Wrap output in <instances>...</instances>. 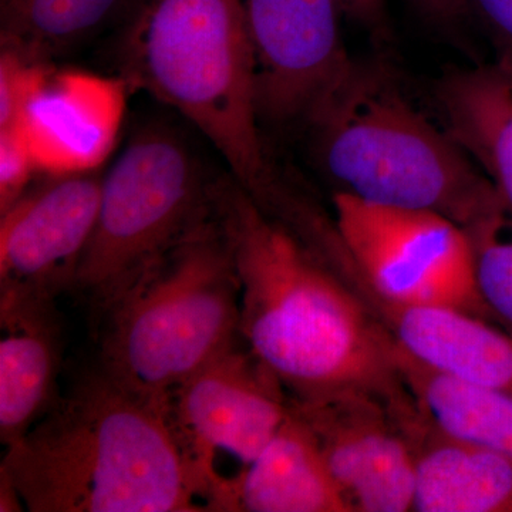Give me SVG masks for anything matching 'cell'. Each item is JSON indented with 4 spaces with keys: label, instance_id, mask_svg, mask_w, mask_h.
<instances>
[{
    "label": "cell",
    "instance_id": "1",
    "mask_svg": "<svg viewBox=\"0 0 512 512\" xmlns=\"http://www.w3.org/2000/svg\"><path fill=\"white\" fill-rule=\"evenodd\" d=\"M212 214L241 284V338L289 397L346 387L409 394L390 333L296 232L232 177L212 185Z\"/></svg>",
    "mask_w": 512,
    "mask_h": 512
},
{
    "label": "cell",
    "instance_id": "2",
    "mask_svg": "<svg viewBox=\"0 0 512 512\" xmlns=\"http://www.w3.org/2000/svg\"><path fill=\"white\" fill-rule=\"evenodd\" d=\"M168 403L99 367L6 448L0 480L30 512L210 511Z\"/></svg>",
    "mask_w": 512,
    "mask_h": 512
},
{
    "label": "cell",
    "instance_id": "3",
    "mask_svg": "<svg viewBox=\"0 0 512 512\" xmlns=\"http://www.w3.org/2000/svg\"><path fill=\"white\" fill-rule=\"evenodd\" d=\"M305 123L323 173L359 200L439 212L464 229L503 207L483 171L386 64L353 60Z\"/></svg>",
    "mask_w": 512,
    "mask_h": 512
},
{
    "label": "cell",
    "instance_id": "4",
    "mask_svg": "<svg viewBox=\"0 0 512 512\" xmlns=\"http://www.w3.org/2000/svg\"><path fill=\"white\" fill-rule=\"evenodd\" d=\"M128 77L180 111L262 201L276 183L256 111L242 0H148L126 40Z\"/></svg>",
    "mask_w": 512,
    "mask_h": 512
},
{
    "label": "cell",
    "instance_id": "5",
    "mask_svg": "<svg viewBox=\"0 0 512 512\" xmlns=\"http://www.w3.org/2000/svg\"><path fill=\"white\" fill-rule=\"evenodd\" d=\"M241 338V284L214 214L144 272L101 318L100 369L170 402Z\"/></svg>",
    "mask_w": 512,
    "mask_h": 512
},
{
    "label": "cell",
    "instance_id": "6",
    "mask_svg": "<svg viewBox=\"0 0 512 512\" xmlns=\"http://www.w3.org/2000/svg\"><path fill=\"white\" fill-rule=\"evenodd\" d=\"M212 185L183 141L163 130L134 137L103 177L99 214L73 291L103 318L211 214Z\"/></svg>",
    "mask_w": 512,
    "mask_h": 512
},
{
    "label": "cell",
    "instance_id": "7",
    "mask_svg": "<svg viewBox=\"0 0 512 512\" xmlns=\"http://www.w3.org/2000/svg\"><path fill=\"white\" fill-rule=\"evenodd\" d=\"M332 202L343 245L330 265L350 288L491 322L477 289L473 244L461 225L439 212L373 204L346 192L335 191Z\"/></svg>",
    "mask_w": 512,
    "mask_h": 512
},
{
    "label": "cell",
    "instance_id": "8",
    "mask_svg": "<svg viewBox=\"0 0 512 512\" xmlns=\"http://www.w3.org/2000/svg\"><path fill=\"white\" fill-rule=\"evenodd\" d=\"M289 407L312 431L330 474L352 512L413 510L414 448L407 416L412 394L390 399L346 387Z\"/></svg>",
    "mask_w": 512,
    "mask_h": 512
},
{
    "label": "cell",
    "instance_id": "9",
    "mask_svg": "<svg viewBox=\"0 0 512 512\" xmlns=\"http://www.w3.org/2000/svg\"><path fill=\"white\" fill-rule=\"evenodd\" d=\"M171 419L211 495L221 481L218 453L248 466L289 412L284 384L249 350L235 343L181 384L170 397Z\"/></svg>",
    "mask_w": 512,
    "mask_h": 512
},
{
    "label": "cell",
    "instance_id": "10",
    "mask_svg": "<svg viewBox=\"0 0 512 512\" xmlns=\"http://www.w3.org/2000/svg\"><path fill=\"white\" fill-rule=\"evenodd\" d=\"M259 123L308 119L352 62L339 0H242Z\"/></svg>",
    "mask_w": 512,
    "mask_h": 512
},
{
    "label": "cell",
    "instance_id": "11",
    "mask_svg": "<svg viewBox=\"0 0 512 512\" xmlns=\"http://www.w3.org/2000/svg\"><path fill=\"white\" fill-rule=\"evenodd\" d=\"M103 175H50L0 218V293L56 299L72 289L99 214Z\"/></svg>",
    "mask_w": 512,
    "mask_h": 512
},
{
    "label": "cell",
    "instance_id": "12",
    "mask_svg": "<svg viewBox=\"0 0 512 512\" xmlns=\"http://www.w3.org/2000/svg\"><path fill=\"white\" fill-rule=\"evenodd\" d=\"M126 110L121 80L43 67L20 127L37 170L49 175L96 171L116 147Z\"/></svg>",
    "mask_w": 512,
    "mask_h": 512
},
{
    "label": "cell",
    "instance_id": "13",
    "mask_svg": "<svg viewBox=\"0 0 512 512\" xmlns=\"http://www.w3.org/2000/svg\"><path fill=\"white\" fill-rule=\"evenodd\" d=\"M403 352L443 375L512 393V338L487 320L440 306L397 305L356 289Z\"/></svg>",
    "mask_w": 512,
    "mask_h": 512
},
{
    "label": "cell",
    "instance_id": "14",
    "mask_svg": "<svg viewBox=\"0 0 512 512\" xmlns=\"http://www.w3.org/2000/svg\"><path fill=\"white\" fill-rule=\"evenodd\" d=\"M210 510L352 512L312 431L291 407L258 457L235 476L222 478Z\"/></svg>",
    "mask_w": 512,
    "mask_h": 512
},
{
    "label": "cell",
    "instance_id": "15",
    "mask_svg": "<svg viewBox=\"0 0 512 512\" xmlns=\"http://www.w3.org/2000/svg\"><path fill=\"white\" fill-rule=\"evenodd\" d=\"M0 440L25 437L55 397L62 326L55 299L0 293Z\"/></svg>",
    "mask_w": 512,
    "mask_h": 512
},
{
    "label": "cell",
    "instance_id": "16",
    "mask_svg": "<svg viewBox=\"0 0 512 512\" xmlns=\"http://www.w3.org/2000/svg\"><path fill=\"white\" fill-rule=\"evenodd\" d=\"M407 429L414 448L412 511L512 512V457L444 433L420 406Z\"/></svg>",
    "mask_w": 512,
    "mask_h": 512
},
{
    "label": "cell",
    "instance_id": "17",
    "mask_svg": "<svg viewBox=\"0 0 512 512\" xmlns=\"http://www.w3.org/2000/svg\"><path fill=\"white\" fill-rule=\"evenodd\" d=\"M434 101L448 136L512 214V60L448 70L434 86Z\"/></svg>",
    "mask_w": 512,
    "mask_h": 512
},
{
    "label": "cell",
    "instance_id": "18",
    "mask_svg": "<svg viewBox=\"0 0 512 512\" xmlns=\"http://www.w3.org/2000/svg\"><path fill=\"white\" fill-rule=\"evenodd\" d=\"M394 359L414 400L440 430L512 457V393L436 372L396 343Z\"/></svg>",
    "mask_w": 512,
    "mask_h": 512
},
{
    "label": "cell",
    "instance_id": "19",
    "mask_svg": "<svg viewBox=\"0 0 512 512\" xmlns=\"http://www.w3.org/2000/svg\"><path fill=\"white\" fill-rule=\"evenodd\" d=\"M117 0H0L2 50L47 64L93 32Z\"/></svg>",
    "mask_w": 512,
    "mask_h": 512
},
{
    "label": "cell",
    "instance_id": "20",
    "mask_svg": "<svg viewBox=\"0 0 512 512\" xmlns=\"http://www.w3.org/2000/svg\"><path fill=\"white\" fill-rule=\"evenodd\" d=\"M466 231L481 301L491 322L512 338V214L503 205Z\"/></svg>",
    "mask_w": 512,
    "mask_h": 512
},
{
    "label": "cell",
    "instance_id": "21",
    "mask_svg": "<svg viewBox=\"0 0 512 512\" xmlns=\"http://www.w3.org/2000/svg\"><path fill=\"white\" fill-rule=\"evenodd\" d=\"M37 165L20 124L0 130V214L28 191Z\"/></svg>",
    "mask_w": 512,
    "mask_h": 512
},
{
    "label": "cell",
    "instance_id": "22",
    "mask_svg": "<svg viewBox=\"0 0 512 512\" xmlns=\"http://www.w3.org/2000/svg\"><path fill=\"white\" fill-rule=\"evenodd\" d=\"M46 64L32 63L2 50L0 56V130L18 126L37 77Z\"/></svg>",
    "mask_w": 512,
    "mask_h": 512
},
{
    "label": "cell",
    "instance_id": "23",
    "mask_svg": "<svg viewBox=\"0 0 512 512\" xmlns=\"http://www.w3.org/2000/svg\"><path fill=\"white\" fill-rule=\"evenodd\" d=\"M470 22H476L495 49V57L512 60V0H466Z\"/></svg>",
    "mask_w": 512,
    "mask_h": 512
},
{
    "label": "cell",
    "instance_id": "24",
    "mask_svg": "<svg viewBox=\"0 0 512 512\" xmlns=\"http://www.w3.org/2000/svg\"><path fill=\"white\" fill-rule=\"evenodd\" d=\"M417 13L437 28L454 29L470 22L466 0H409Z\"/></svg>",
    "mask_w": 512,
    "mask_h": 512
},
{
    "label": "cell",
    "instance_id": "25",
    "mask_svg": "<svg viewBox=\"0 0 512 512\" xmlns=\"http://www.w3.org/2000/svg\"><path fill=\"white\" fill-rule=\"evenodd\" d=\"M346 18L370 30L386 28V0H339Z\"/></svg>",
    "mask_w": 512,
    "mask_h": 512
}]
</instances>
